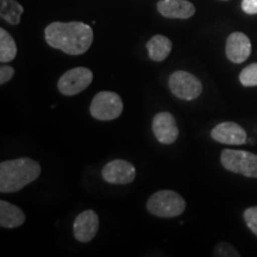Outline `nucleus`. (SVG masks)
Returning <instances> with one entry per match:
<instances>
[{
    "mask_svg": "<svg viewBox=\"0 0 257 257\" xmlns=\"http://www.w3.org/2000/svg\"><path fill=\"white\" fill-rule=\"evenodd\" d=\"M46 41L50 47L68 55H82L93 42V31L89 25L81 22H55L47 27Z\"/></svg>",
    "mask_w": 257,
    "mask_h": 257,
    "instance_id": "f257e3e1",
    "label": "nucleus"
},
{
    "mask_svg": "<svg viewBox=\"0 0 257 257\" xmlns=\"http://www.w3.org/2000/svg\"><path fill=\"white\" fill-rule=\"evenodd\" d=\"M41 175V166L29 157L8 160L0 163V192L21 191Z\"/></svg>",
    "mask_w": 257,
    "mask_h": 257,
    "instance_id": "f03ea898",
    "label": "nucleus"
},
{
    "mask_svg": "<svg viewBox=\"0 0 257 257\" xmlns=\"http://www.w3.org/2000/svg\"><path fill=\"white\" fill-rule=\"evenodd\" d=\"M150 213L161 218H174L184 213L186 201L181 195L173 191H159L154 193L147 202Z\"/></svg>",
    "mask_w": 257,
    "mask_h": 257,
    "instance_id": "7ed1b4c3",
    "label": "nucleus"
},
{
    "mask_svg": "<svg viewBox=\"0 0 257 257\" xmlns=\"http://www.w3.org/2000/svg\"><path fill=\"white\" fill-rule=\"evenodd\" d=\"M221 165L226 170L246 178H257V155L244 150L225 149L221 153Z\"/></svg>",
    "mask_w": 257,
    "mask_h": 257,
    "instance_id": "20e7f679",
    "label": "nucleus"
},
{
    "mask_svg": "<svg viewBox=\"0 0 257 257\" xmlns=\"http://www.w3.org/2000/svg\"><path fill=\"white\" fill-rule=\"evenodd\" d=\"M123 107V101L117 93L102 91L93 98L89 112L98 120H113L121 114Z\"/></svg>",
    "mask_w": 257,
    "mask_h": 257,
    "instance_id": "39448f33",
    "label": "nucleus"
},
{
    "mask_svg": "<svg viewBox=\"0 0 257 257\" xmlns=\"http://www.w3.org/2000/svg\"><path fill=\"white\" fill-rule=\"evenodd\" d=\"M169 88L176 98L181 100H194L202 92L200 80L185 70H178L169 76Z\"/></svg>",
    "mask_w": 257,
    "mask_h": 257,
    "instance_id": "423d86ee",
    "label": "nucleus"
},
{
    "mask_svg": "<svg viewBox=\"0 0 257 257\" xmlns=\"http://www.w3.org/2000/svg\"><path fill=\"white\" fill-rule=\"evenodd\" d=\"M93 80V73L85 67H78L68 70L61 76L57 83V87L61 94L72 96L79 94L91 85Z\"/></svg>",
    "mask_w": 257,
    "mask_h": 257,
    "instance_id": "0eeeda50",
    "label": "nucleus"
},
{
    "mask_svg": "<svg viewBox=\"0 0 257 257\" xmlns=\"http://www.w3.org/2000/svg\"><path fill=\"white\" fill-rule=\"evenodd\" d=\"M101 175L108 184L127 185L136 178V168L125 160H113L102 168Z\"/></svg>",
    "mask_w": 257,
    "mask_h": 257,
    "instance_id": "6e6552de",
    "label": "nucleus"
},
{
    "mask_svg": "<svg viewBox=\"0 0 257 257\" xmlns=\"http://www.w3.org/2000/svg\"><path fill=\"white\" fill-rule=\"evenodd\" d=\"M153 131L156 140L162 144H172L179 136V128L174 115L169 112H160L153 119Z\"/></svg>",
    "mask_w": 257,
    "mask_h": 257,
    "instance_id": "1a4fd4ad",
    "label": "nucleus"
},
{
    "mask_svg": "<svg viewBox=\"0 0 257 257\" xmlns=\"http://www.w3.org/2000/svg\"><path fill=\"white\" fill-rule=\"evenodd\" d=\"M211 136L216 142L229 146H242L246 143L245 130L233 121L218 124L211 131Z\"/></svg>",
    "mask_w": 257,
    "mask_h": 257,
    "instance_id": "9d476101",
    "label": "nucleus"
},
{
    "mask_svg": "<svg viewBox=\"0 0 257 257\" xmlns=\"http://www.w3.org/2000/svg\"><path fill=\"white\" fill-rule=\"evenodd\" d=\"M74 237L81 243H88L99 230V218L94 211L87 210L75 218L73 225Z\"/></svg>",
    "mask_w": 257,
    "mask_h": 257,
    "instance_id": "9b49d317",
    "label": "nucleus"
},
{
    "mask_svg": "<svg viewBox=\"0 0 257 257\" xmlns=\"http://www.w3.org/2000/svg\"><path fill=\"white\" fill-rule=\"evenodd\" d=\"M251 54V42L242 32H233L227 37L226 56L231 62L242 63Z\"/></svg>",
    "mask_w": 257,
    "mask_h": 257,
    "instance_id": "f8f14e48",
    "label": "nucleus"
},
{
    "mask_svg": "<svg viewBox=\"0 0 257 257\" xmlns=\"http://www.w3.org/2000/svg\"><path fill=\"white\" fill-rule=\"evenodd\" d=\"M157 10L163 17L187 19L195 14V8L187 0H160Z\"/></svg>",
    "mask_w": 257,
    "mask_h": 257,
    "instance_id": "ddd939ff",
    "label": "nucleus"
},
{
    "mask_svg": "<svg viewBox=\"0 0 257 257\" xmlns=\"http://www.w3.org/2000/svg\"><path fill=\"white\" fill-rule=\"evenodd\" d=\"M24 221L25 214L21 208L5 200L0 201V226L14 229L21 226Z\"/></svg>",
    "mask_w": 257,
    "mask_h": 257,
    "instance_id": "4468645a",
    "label": "nucleus"
},
{
    "mask_svg": "<svg viewBox=\"0 0 257 257\" xmlns=\"http://www.w3.org/2000/svg\"><path fill=\"white\" fill-rule=\"evenodd\" d=\"M147 49L150 59L156 62H162L172 51V42L162 35H156L147 43Z\"/></svg>",
    "mask_w": 257,
    "mask_h": 257,
    "instance_id": "2eb2a0df",
    "label": "nucleus"
},
{
    "mask_svg": "<svg viewBox=\"0 0 257 257\" xmlns=\"http://www.w3.org/2000/svg\"><path fill=\"white\" fill-rule=\"evenodd\" d=\"M24 9L16 0H0V17L9 24L18 25Z\"/></svg>",
    "mask_w": 257,
    "mask_h": 257,
    "instance_id": "dca6fc26",
    "label": "nucleus"
},
{
    "mask_svg": "<svg viewBox=\"0 0 257 257\" xmlns=\"http://www.w3.org/2000/svg\"><path fill=\"white\" fill-rule=\"evenodd\" d=\"M17 56V46L14 38L4 29H0V62L8 63Z\"/></svg>",
    "mask_w": 257,
    "mask_h": 257,
    "instance_id": "f3484780",
    "label": "nucleus"
},
{
    "mask_svg": "<svg viewBox=\"0 0 257 257\" xmlns=\"http://www.w3.org/2000/svg\"><path fill=\"white\" fill-rule=\"evenodd\" d=\"M239 81L245 87L257 86V63H251L245 67L239 74Z\"/></svg>",
    "mask_w": 257,
    "mask_h": 257,
    "instance_id": "a211bd4d",
    "label": "nucleus"
},
{
    "mask_svg": "<svg viewBox=\"0 0 257 257\" xmlns=\"http://www.w3.org/2000/svg\"><path fill=\"white\" fill-rule=\"evenodd\" d=\"M243 216L249 229L257 236V206L246 208Z\"/></svg>",
    "mask_w": 257,
    "mask_h": 257,
    "instance_id": "6ab92c4d",
    "label": "nucleus"
},
{
    "mask_svg": "<svg viewBox=\"0 0 257 257\" xmlns=\"http://www.w3.org/2000/svg\"><path fill=\"white\" fill-rule=\"evenodd\" d=\"M214 255L216 256H239V253H237L230 244L227 243H221L217 246L214 250Z\"/></svg>",
    "mask_w": 257,
    "mask_h": 257,
    "instance_id": "aec40b11",
    "label": "nucleus"
},
{
    "mask_svg": "<svg viewBox=\"0 0 257 257\" xmlns=\"http://www.w3.org/2000/svg\"><path fill=\"white\" fill-rule=\"evenodd\" d=\"M15 75V69L12 67L8 66V64H3L2 68H0V83L5 85L6 82H9L10 80L14 78Z\"/></svg>",
    "mask_w": 257,
    "mask_h": 257,
    "instance_id": "412c9836",
    "label": "nucleus"
},
{
    "mask_svg": "<svg viewBox=\"0 0 257 257\" xmlns=\"http://www.w3.org/2000/svg\"><path fill=\"white\" fill-rule=\"evenodd\" d=\"M242 9L248 15H257V0H243Z\"/></svg>",
    "mask_w": 257,
    "mask_h": 257,
    "instance_id": "4be33fe9",
    "label": "nucleus"
}]
</instances>
